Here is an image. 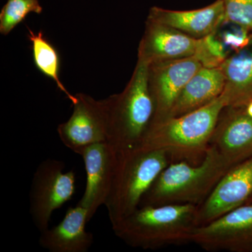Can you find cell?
Wrapping results in <instances>:
<instances>
[{
  "instance_id": "3957f363",
  "label": "cell",
  "mask_w": 252,
  "mask_h": 252,
  "mask_svg": "<svg viewBox=\"0 0 252 252\" xmlns=\"http://www.w3.org/2000/svg\"><path fill=\"white\" fill-rule=\"evenodd\" d=\"M235 165L210 145L202 161L170 162L144 194L140 207L203 203L220 179Z\"/></svg>"
},
{
  "instance_id": "d6986e66",
  "label": "cell",
  "mask_w": 252,
  "mask_h": 252,
  "mask_svg": "<svg viewBox=\"0 0 252 252\" xmlns=\"http://www.w3.org/2000/svg\"><path fill=\"white\" fill-rule=\"evenodd\" d=\"M42 10L38 0H8L0 12V32L7 35L28 14H40Z\"/></svg>"
},
{
  "instance_id": "44dd1931",
  "label": "cell",
  "mask_w": 252,
  "mask_h": 252,
  "mask_svg": "<svg viewBox=\"0 0 252 252\" xmlns=\"http://www.w3.org/2000/svg\"><path fill=\"white\" fill-rule=\"evenodd\" d=\"M225 22L252 31V0H221Z\"/></svg>"
},
{
  "instance_id": "5b68a950",
  "label": "cell",
  "mask_w": 252,
  "mask_h": 252,
  "mask_svg": "<svg viewBox=\"0 0 252 252\" xmlns=\"http://www.w3.org/2000/svg\"><path fill=\"white\" fill-rule=\"evenodd\" d=\"M171 162L163 150L119 152V161L105 205L114 225L140 207L144 194Z\"/></svg>"
},
{
  "instance_id": "ac0fdd59",
  "label": "cell",
  "mask_w": 252,
  "mask_h": 252,
  "mask_svg": "<svg viewBox=\"0 0 252 252\" xmlns=\"http://www.w3.org/2000/svg\"><path fill=\"white\" fill-rule=\"evenodd\" d=\"M28 38L32 44L34 64L41 73L54 80L58 88L65 94L71 102H74L75 96L68 92L60 79V56L57 50L44 36L43 32H34L28 28Z\"/></svg>"
},
{
  "instance_id": "30bf717a",
  "label": "cell",
  "mask_w": 252,
  "mask_h": 252,
  "mask_svg": "<svg viewBox=\"0 0 252 252\" xmlns=\"http://www.w3.org/2000/svg\"><path fill=\"white\" fill-rule=\"evenodd\" d=\"M252 196V157L230 168L198 207V225L245 205ZM198 225V226H199Z\"/></svg>"
},
{
  "instance_id": "8992f818",
  "label": "cell",
  "mask_w": 252,
  "mask_h": 252,
  "mask_svg": "<svg viewBox=\"0 0 252 252\" xmlns=\"http://www.w3.org/2000/svg\"><path fill=\"white\" fill-rule=\"evenodd\" d=\"M61 160L46 159L39 164L33 176L30 191V213L39 231L49 228L54 212L72 199L75 191L76 175L64 172Z\"/></svg>"
},
{
  "instance_id": "e0dca14e",
  "label": "cell",
  "mask_w": 252,
  "mask_h": 252,
  "mask_svg": "<svg viewBox=\"0 0 252 252\" xmlns=\"http://www.w3.org/2000/svg\"><path fill=\"white\" fill-rule=\"evenodd\" d=\"M220 68L225 77L222 94L228 107L246 105L252 99V51H240L227 58Z\"/></svg>"
},
{
  "instance_id": "ba28073f",
  "label": "cell",
  "mask_w": 252,
  "mask_h": 252,
  "mask_svg": "<svg viewBox=\"0 0 252 252\" xmlns=\"http://www.w3.org/2000/svg\"><path fill=\"white\" fill-rule=\"evenodd\" d=\"M190 243L209 252H252V204L196 227Z\"/></svg>"
},
{
  "instance_id": "8fae6325",
  "label": "cell",
  "mask_w": 252,
  "mask_h": 252,
  "mask_svg": "<svg viewBox=\"0 0 252 252\" xmlns=\"http://www.w3.org/2000/svg\"><path fill=\"white\" fill-rule=\"evenodd\" d=\"M195 56L149 63V82L155 102L153 120L168 115L186 84L203 68Z\"/></svg>"
},
{
  "instance_id": "cb8c5ba5",
  "label": "cell",
  "mask_w": 252,
  "mask_h": 252,
  "mask_svg": "<svg viewBox=\"0 0 252 252\" xmlns=\"http://www.w3.org/2000/svg\"></svg>"
},
{
  "instance_id": "2e32d148",
  "label": "cell",
  "mask_w": 252,
  "mask_h": 252,
  "mask_svg": "<svg viewBox=\"0 0 252 252\" xmlns=\"http://www.w3.org/2000/svg\"><path fill=\"white\" fill-rule=\"evenodd\" d=\"M224 87V74L220 67L201 68L186 84L165 118L201 108L221 95Z\"/></svg>"
},
{
  "instance_id": "603a6c76",
  "label": "cell",
  "mask_w": 252,
  "mask_h": 252,
  "mask_svg": "<svg viewBox=\"0 0 252 252\" xmlns=\"http://www.w3.org/2000/svg\"><path fill=\"white\" fill-rule=\"evenodd\" d=\"M245 108L247 114H248L250 117L252 118V99L245 106Z\"/></svg>"
},
{
  "instance_id": "7c38bea8",
  "label": "cell",
  "mask_w": 252,
  "mask_h": 252,
  "mask_svg": "<svg viewBox=\"0 0 252 252\" xmlns=\"http://www.w3.org/2000/svg\"><path fill=\"white\" fill-rule=\"evenodd\" d=\"M230 107V112L218 122L211 140L227 161L233 165L252 157V118L245 106Z\"/></svg>"
},
{
  "instance_id": "4fadbf2b",
  "label": "cell",
  "mask_w": 252,
  "mask_h": 252,
  "mask_svg": "<svg viewBox=\"0 0 252 252\" xmlns=\"http://www.w3.org/2000/svg\"><path fill=\"white\" fill-rule=\"evenodd\" d=\"M148 21L165 25L187 35L201 39L216 33L225 22L224 6L221 0L202 9L175 11L154 6L149 11Z\"/></svg>"
},
{
  "instance_id": "9c48e42d",
  "label": "cell",
  "mask_w": 252,
  "mask_h": 252,
  "mask_svg": "<svg viewBox=\"0 0 252 252\" xmlns=\"http://www.w3.org/2000/svg\"><path fill=\"white\" fill-rule=\"evenodd\" d=\"M86 173L85 190L78 205L89 212V221L105 204L119 161V152L109 142L93 144L81 151Z\"/></svg>"
},
{
  "instance_id": "6da1fadb",
  "label": "cell",
  "mask_w": 252,
  "mask_h": 252,
  "mask_svg": "<svg viewBox=\"0 0 252 252\" xmlns=\"http://www.w3.org/2000/svg\"><path fill=\"white\" fill-rule=\"evenodd\" d=\"M228 107L223 94L212 102L175 117L152 121L138 150H163L170 160L198 164L211 145L222 111Z\"/></svg>"
},
{
  "instance_id": "7402d4cb",
  "label": "cell",
  "mask_w": 252,
  "mask_h": 252,
  "mask_svg": "<svg viewBox=\"0 0 252 252\" xmlns=\"http://www.w3.org/2000/svg\"><path fill=\"white\" fill-rule=\"evenodd\" d=\"M249 31L243 28L237 31H225L222 35V42L225 47L240 52L251 43V36L249 34Z\"/></svg>"
},
{
  "instance_id": "52a82bcc",
  "label": "cell",
  "mask_w": 252,
  "mask_h": 252,
  "mask_svg": "<svg viewBox=\"0 0 252 252\" xmlns=\"http://www.w3.org/2000/svg\"><path fill=\"white\" fill-rule=\"evenodd\" d=\"M72 102V116L58 126L63 144L79 154L93 144L108 142L109 118L106 99H97L84 94H77Z\"/></svg>"
},
{
  "instance_id": "5bb4252c",
  "label": "cell",
  "mask_w": 252,
  "mask_h": 252,
  "mask_svg": "<svg viewBox=\"0 0 252 252\" xmlns=\"http://www.w3.org/2000/svg\"><path fill=\"white\" fill-rule=\"evenodd\" d=\"M198 39L175 28L147 20L138 56L149 63L190 57L195 54Z\"/></svg>"
},
{
  "instance_id": "277c9868",
  "label": "cell",
  "mask_w": 252,
  "mask_h": 252,
  "mask_svg": "<svg viewBox=\"0 0 252 252\" xmlns=\"http://www.w3.org/2000/svg\"><path fill=\"white\" fill-rule=\"evenodd\" d=\"M109 118L108 142L119 152L137 148L155 114L149 82V63L142 56L122 94L106 98Z\"/></svg>"
},
{
  "instance_id": "9a60e30c",
  "label": "cell",
  "mask_w": 252,
  "mask_h": 252,
  "mask_svg": "<svg viewBox=\"0 0 252 252\" xmlns=\"http://www.w3.org/2000/svg\"><path fill=\"white\" fill-rule=\"evenodd\" d=\"M89 212L81 205L69 207L56 226L41 232L39 244L50 252H87L94 242L86 230Z\"/></svg>"
},
{
  "instance_id": "7a4b0ae2",
  "label": "cell",
  "mask_w": 252,
  "mask_h": 252,
  "mask_svg": "<svg viewBox=\"0 0 252 252\" xmlns=\"http://www.w3.org/2000/svg\"><path fill=\"white\" fill-rule=\"evenodd\" d=\"M198 215V206L193 204L145 205L112 225V229L129 246L157 250L190 243L199 225Z\"/></svg>"
},
{
  "instance_id": "ffe728a7",
  "label": "cell",
  "mask_w": 252,
  "mask_h": 252,
  "mask_svg": "<svg viewBox=\"0 0 252 252\" xmlns=\"http://www.w3.org/2000/svg\"><path fill=\"white\" fill-rule=\"evenodd\" d=\"M194 56L203 67H220L228 58L226 47L221 40H218L215 33L198 39Z\"/></svg>"
}]
</instances>
